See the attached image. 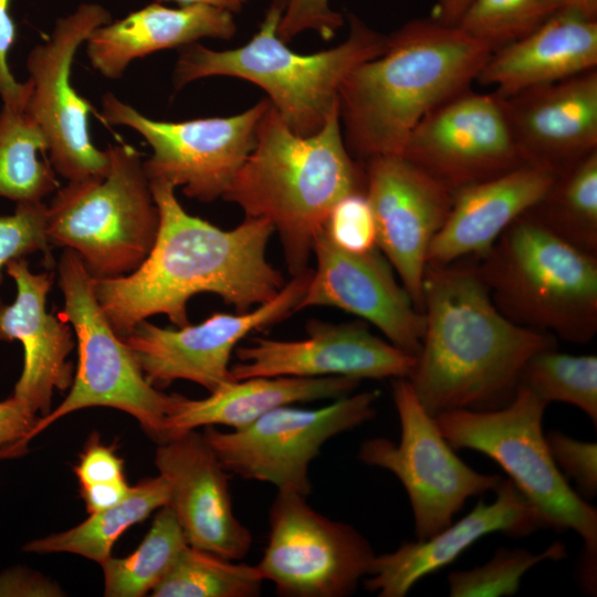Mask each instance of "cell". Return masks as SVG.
Listing matches in <instances>:
<instances>
[{
	"label": "cell",
	"instance_id": "obj_29",
	"mask_svg": "<svg viewBox=\"0 0 597 597\" xmlns=\"http://www.w3.org/2000/svg\"><path fill=\"white\" fill-rule=\"evenodd\" d=\"M525 213L576 248L597 254V150L557 175Z\"/></svg>",
	"mask_w": 597,
	"mask_h": 597
},
{
	"label": "cell",
	"instance_id": "obj_32",
	"mask_svg": "<svg viewBox=\"0 0 597 597\" xmlns=\"http://www.w3.org/2000/svg\"><path fill=\"white\" fill-rule=\"evenodd\" d=\"M263 578L256 565L238 564L187 545L164 578L155 597H255Z\"/></svg>",
	"mask_w": 597,
	"mask_h": 597
},
{
	"label": "cell",
	"instance_id": "obj_3",
	"mask_svg": "<svg viewBox=\"0 0 597 597\" xmlns=\"http://www.w3.org/2000/svg\"><path fill=\"white\" fill-rule=\"evenodd\" d=\"M492 49L458 25L407 22L387 36L379 55L357 65L338 90L347 149L363 163L400 154L418 123L470 88Z\"/></svg>",
	"mask_w": 597,
	"mask_h": 597
},
{
	"label": "cell",
	"instance_id": "obj_5",
	"mask_svg": "<svg viewBox=\"0 0 597 597\" xmlns=\"http://www.w3.org/2000/svg\"><path fill=\"white\" fill-rule=\"evenodd\" d=\"M279 21L280 12L269 7L256 33L242 46L216 51L196 42L180 48L172 76L175 88L211 76L242 78L268 94L295 134H315L337 106L342 82L357 65L383 53L387 36L349 14L344 42L300 54L277 36Z\"/></svg>",
	"mask_w": 597,
	"mask_h": 597
},
{
	"label": "cell",
	"instance_id": "obj_19",
	"mask_svg": "<svg viewBox=\"0 0 597 597\" xmlns=\"http://www.w3.org/2000/svg\"><path fill=\"white\" fill-rule=\"evenodd\" d=\"M316 268L296 312L329 306L354 314L377 327L389 343L416 356L425 331L423 313L397 282L378 248L352 253L335 245L324 229L313 244Z\"/></svg>",
	"mask_w": 597,
	"mask_h": 597
},
{
	"label": "cell",
	"instance_id": "obj_14",
	"mask_svg": "<svg viewBox=\"0 0 597 597\" xmlns=\"http://www.w3.org/2000/svg\"><path fill=\"white\" fill-rule=\"evenodd\" d=\"M109 11L98 3H81L56 20L50 38L27 57L29 95L25 112L46 142L49 163L67 181L104 177L107 150L98 149L88 133L92 106L71 83L76 51L96 28L109 22Z\"/></svg>",
	"mask_w": 597,
	"mask_h": 597
},
{
	"label": "cell",
	"instance_id": "obj_42",
	"mask_svg": "<svg viewBox=\"0 0 597 597\" xmlns=\"http://www.w3.org/2000/svg\"><path fill=\"white\" fill-rule=\"evenodd\" d=\"M11 0H0V97L2 104L25 106L29 84L19 83L9 70L8 53L15 41V24L10 15Z\"/></svg>",
	"mask_w": 597,
	"mask_h": 597
},
{
	"label": "cell",
	"instance_id": "obj_26",
	"mask_svg": "<svg viewBox=\"0 0 597 597\" xmlns=\"http://www.w3.org/2000/svg\"><path fill=\"white\" fill-rule=\"evenodd\" d=\"M235 32L234 17L228 11L201 4L169 8L155 1L96 28L85 43L92 67L115 80L136 59L205 38L229 40Z\"/></svg>",
	"mask_w": 597,
	"mask_h": 597
},
{
	"label": "cell",
	"instance_id": "obj_40",
	"mask_svg": "<svg viewBox=\"0 0 597 597\" xmlns=\"http://www.w3.org/2000/svg\"><path fill=\"white\" fill-rule=\"evenodd\" d=\"M39 418L12 396L0 401V460L20 457L28 450Z\"/></svg>",
	"mask_w": 597,
	"mask_h": 597
},
{
	"label": "cell",
	"instance_id": "obj_28",
	"mask_svg": "<svg viewBox=\"0 0 597 597\" xmlns=\"http://www.w3.org/2000/svg\"><path fill=\"white\" fill-rule=\"evenodd\" d=\"M168 501V484L161 475L144 480L132 486L121 503L91 514L73 528L33 540L23 549L40 554L73 553L101 565L112 556L115 542L125 531L166 506Z\"/></svg>",
	"mask_w": 597,
	"mask_h": 597
},
{
	"label": "cell",
	"instance_id": "obj_13",
	"mask_svg": "<svg viewBox=\"0 0 597 597\" xmlns=\"http://www.w3.org/2000/svg\"><path fill=\"white\" fill-rule=\"evenodd\" d=\"M269 527L256 567L282 597L349 596L376 556L354 526L322 515L294 491L277 490Z\"/></svg>",
	"mask_w": 597,
	"mask_h": 597
},
{
	"label": "cell",
	"instance_id": "obj_9",
	"mask_svg": "<svg viewBox=\"0 0 597 597\" xmlns=\"http://www.w3.org/2000/svg\"><path fill=\"white\" fill-rule=\"evenodd\" d=\"M63 308L57 314L76 336L78 364L65 399L40 417L32 438L64 416L90 407L123 410L158 444L165 441V420L175 394L166 395L147 381L132 352L114 331L94 290V279L73 250L57 263Z\"/></svg>",
	"mask_w": 597,
	"mask_h": 597
},
{
	"label": "cell",
	"instance_id": "obj_47",
	"mask_svg": "<svg viewBox=\"0 0 597 597\" xmlns=\"http://www.w3.org/2000/svg\"><path fill=\"white\" fill-rule=\"evenodd\" d=\"M570 6L577 8L586 15L596 19L597 0H569Z\"/></svg>",
	"mask_w": 597,
	"mask_h": 597
},
{
	"label": "cell",
	"instance_id": "obj_18",
	"mask_svg": "<svg viewBox=\"0 0 597 597\" xmlns=\"http://www.w3.org/2000/svg\"><path fill=\"white\" fill-rule=\"evenodd\" d=\"M307 336L297 341L256 337L238 346L234 380L251 377L407 378L416 356L371 334L360 322L328 323L312 320Z\"/></svg>",
	"mask_w": 597,
	"mask_h": 597
},
{
	"label": "cell",
	"instance_id": "obj_12",
	"mask_svg": "<svg viewBox=\"0 0 597 597\" xmlns=\"http://www.w3.org/2000/svg\"><path fill=\"white\" fill-rule=\"evenodd\" d=\"M378 396L352 392L316 409L286 405L242 429L208 426L203 436L228 472L307 498L311 462L329 439L371 420Z\"/></svg>",
	"mask_w": 597,
	"mask_h": 597
},
{
	"label": "cell",
	"instance_id": "obj_46",
	"mask_svg": "<svg viewBox=\"0 0 597 597\" xmlns=\"http://www.w3.org/2000/svg\"><path fill=\"white\" fill-rule=\"evenodd\" d=\"M157 2H176L178 6L201 4L228 11L240 12L250 0H155Z\"/></svg>",
	"mask_w": 597,
	"mask_h": 597
},
{
	"label": "cell",
	"instance_id": "obj_38",
	"mask_svg": "<svg viewBox=\"0 0 597 597\" xmlns=\"http://www.w3.org/2000/svg\"><path fill=\"white\" fill-rule=\"evenodd\" d=\"M280 12L277 36L285 43L304 31H314L331 40L343 25V15L331 8L329 0H271Z\"/></svg>",
	"mask_w": 597,
	"mask_h": 597
},
{
	"label": "cell",
	"instance_id": "obj_2",
	"mask_svg": "<svg viewBox=\"0 0 597 597\" xmlns=\"http://www.w3.org/2000/svg\"><path fill=\"white\" fill-rule=\"evenodd\" d=\"M422 313L421 348L407 379L434 418L506 406L526 362L556 348L554 335L521 326L496 307L475 259L427 265Z\"/></svg>",
	"mask_w": 597,
	"mask_h": 597
},
{
	"label": "cell",
	"instance_id": "obj_39",
	"mask_svg": "<svg viewBox=\"0 0 597 597\" xmlns=\"http://www.w3.org/2000/svg\"><path fill=\"white\" fill-rule=\"evenodd\" d=\"M552 458L566 479H572L585 500L597 494V443L574 439L559 431L545 433Z\"/></svg>",
	"mask_w": 597,
	"mask_h": 597
},
{
	"label": "cell",
	"instance_id": "obj_10",
	"mask_svg": "<svg viewBox=\"0 0 597 597\" xmlns=\"http://www.w3.org/2000/svg\"><path fill=\"white\" fill-rule=\"evenodd\" d=\"M391 389L400 440H365L358 458L397 476L410 501L416 540H426L450 525L470 498L494 491L502 476L478 472L455 454L407 378L392 379Z\"/></svg>",
	"mask_w": 597,
	"mask_h": 597
},
{
	"label": "cell",
	"instance_id": "obj_21",
	"mask_svg": "<svg viewBox=\"0 0 597 597\" xmlns=\"http://www.w3.org/2000/svg\"><path fill=\"white\" fill-rule=\"evenodd\" d=\"M499 97L525 164L557 176L597 150L596 69Z\"/></svg>",
	"mask_w": 597,
	"mask_h": 597
},
{
	"label": "cell",
	"instance_id": "obj_30",
	"mask_svg": "<svg viewBox=\"0 0 597 597\" xmlns=\"http://www.w3.org/2000/svg\"><path fill=\"white\" fill-rule=\"evenodd\" d=\"M46 142L24 106L2 104L0 111V197L19 202L42 201L59 189L50 163L38 158Z\"/></svg>",
	"mask_w": 597,
	"mask_h": 597
},
{
	"label": "cell",
	"instance_id": "obj_6",
	"mask_svg": "<svg viewBox=\"0 0 597 597\" xmlns=\"http://www.w3.org/2000/svg\"><path fill=\"white\" fill-rule=\"evenodd\" d=\"M475 261L492 301L514 323L575 344L596 335L597 254L524 213Z\"/></svg>",
	"mask_w": 597,
	"mask_h": 597
},
{
	"label": "cell",
	"instance_id": "obj_23",
	"mask_svg": "<svg viewBox=\"0 0 597 597\" xmlns=\"http://www.w3.org/2000/svg\"><path fill=\"white\" fill-rule=\"evenodd\" d=\"M494 492V501H479L469 514L434 535L376 555L364 578L365 588L379 597H404L420 579L453 563L488 534L523 536L543 528L536 510L510 479H502Z\"/></svg>",
	"mask_w": 597,
	"mask_h": 597
},
{
	"label": "cell",
	"instance_id": "obj_15",
	"mask_svg": "<svg viewBox=\"0 0 597 597\" xmlns=\"http://www.w3.org/2000/svg\"><path fill=\"white\" fill-rule=\"evenodd\" d=\"M308 269L292 276L276 296L248 312L214 313L199 324L176 329L142 321L122 339L154 387L189 380L209 392L234 381L230 360L249 334L274 325L296 312L312 276Z\"/></svg>",
	"mask_w": 597,
	"mask_h": 597
},
{
	"label": "cell",
	"instance_id": "obj_31",
	"mask_svg": "<svg viewBox=\"0 0 597 597\" xmlns=\"http://www.w3.org/2000/svg\"><path fill=\"white\" fill-rule=\"evenodd\" d=\"M188 545L184 531L169 506L159 509L140 545L123 558L109 557L101 564L104 595L140 597L151 591Z\"/></svg>",
	"mask_w": 597,
	"mask_h": 597
},
{
	"label": "cell",
	"instance_id": "obj_11",
	"mask_svg": "<svg viewBox=\"0 0 597 597\" xmlns=\"http://www.w3.org/2000/svg\"><path fill=\"white\" fill-rule=\"evenodd\" d=\"M270 105L263 98L227 117L184 122L151 119L113 93L102 96L101 119L137 132L150 146L144 160L149 181H165L201 202L222 198L252 151L261 117Z\"/></svg>",
	"mask_w": 597,
	"mask_h": 597
},
{
	"label": "cell",
	"instance_id": "obj_35",
	"mask_svg": "<svg viewBox=\"0 0 597 597\" xmlns=\"http://www.w3.org/2000/svg\"><path fill=\"white\" fill-rule=\"evenodd\" d=\"M567 555L561 542H554L543 552L535 554L526 548L500 547L485 564L468 570H455L448 575L451 597H500L517 593L524 574L536 564Z\"/></svg>",
	"mask_w": 597,
	"mask_h": 597
},
{
	"label": "cell",
	"instance_id": "obj_22",
	"mask_svg": "<svg viewBox=\"0 0 597 597\" xmlns=\"http://www.w3.org/2000/svg\"><path fill=\"white\" fill-rule=\"evenodd\" d=\"M6 272L15 282L17 297L12 304L0 303V341L18 339L24 353L12 397L43 417L50 412L54 390L64 391L73 383V366L67 360L74 347L72 326L46 312L51 272H32L24 258L10 261Z\"/></svg>",
	"mask_w": 597,
	"mask_h": 597
},
{
	"label": "cell",
	"instance_id": "obj_36",
	"mask_svg": "<svg viewBox=\"0 0 597 597\" xmlns=\"http://www.w3.org/2000/svg\"><path fill=\"white\" fill-rule=\"evenodd\" d=\"M39 251L43 253L46 265H51L48 206L43 201L19 202L13 214H0V279L2 269L10 261Z\"/></svg>",
	"mask_w": 597,
	"mask_h": 597
},
{
	"label": "cell",
	"instance_id": "obj_33",
	"mask_svg": "<svg viewBox=\"0 0 597 597\" xmlns=\"http://www.w3.org/2000/svg\"><path fill=\"white\" fill-rule=\"evenodd\" d=\"M547 405L569 404L597 423V356L569 355L545 349L524 365L520 384Z\"/></svg>",
	"mask_w": 597,
	"mask_h": 597
},
{
	"label": "cell",
	"instance_id": "obj_8",
	"mask_svg": "<svg viewBox=\"0 0 597 597\" xmlns=\"http://www.w3.org/2000/svg\"><path fill=\"white\" fill-rule=\"evenodd\" d=\"M104 177L67 181L48 206L51 245L73 250L95 280L135 271L149 254L159 212L140 154L109 145Z\"/></svg>",
	"mask_w": 597,
	"mask_h": 597
},
{
	"label": "cell",
	"instance_id": "obj_20",
	"mask_svg": "<svg viewBox=\"0 0 597 597\" xmlns=\"http://www.w3.org/2000/svg\"><path fill=\"white\" fill-rule=\"evenodd\" d=\"M155 464L188 545L231 561L243 558L252 535L234 515L228 471L203 433L190 430L159 443Z\"/></svg>",
	"mask_w": 597,
	"mask_h": 597
},
{
	"label": "cell",
	"instance_id": "obj_4",
	"mask_svg": "<svg viewBox=\"0 0 597 597\" xmlns=\"http://www.w3.org/2000/svg\"><path fill=\"white\" fill-rule=\"evenodd\" d=\"M365 192V171L346 147L339 104L313 135L295 134L269 105L255 145L222 199L268 220L292 276L307 271L316 235L344 197Z\"/></svg>",
	"mask_w": 597,
	"mask_h": 597
},
{
	"label": "cell",
	"instance_id": "obj_27",
	"mask_svg": "<svg viewBox=\"0 0 597 597\" xmlns=\"http://www.w3.org/2000/svg\"><path fill=\"white\" fill-rule=\"evenodd\" d=\"M359 380L347 377H251L231 381L202 399L175 394L165 420V441L199 427L242 429L286 405L337 399L355 391ZM164 441V442H165Z\"/></svg>",
	"mask_w": 597,
	"mask_h": 597
},
{
	"label": "cell",
	"instance_id": "obj_45",
	"mask_svg": "<svg viewBox=\"0 0 597 597\" xmlns=\"http://www.w3.org/2000/svg\"><path fill=\"white\" fill-rule=\"evenodd\" d=\"M471 0H437L431 18L446 25H458Z\"/></svg>",
	"mask_w": 597,
	"mask_h": 597
},
{
	"label": "cell",
	"instance_id": "obj_37",
	"mask_svg": "<svg viewBox=\"0 0 597 597\" xmlns=\"http://www.w3.org/2000/svg\"><path fill=\"white\" fill-rule=\"evenodd\" d=\"M324 231L335 245L345 251L366 253L376 249V224L365 192L341 199L331 210Z\"/></svg>",
	"mask_w": 597,
	"mask_h": 597
},
{
	"label": "cell",
	"instance_id": "obj_24",
	"mask_svg": "<svg viewBox=\"0 0 597 597\" xmlns=\"http://www.w3.org/2000/svg\"><path fill=\"white\" fill-rule=\"evenodd\" d=\"M556 175L531 164L453 191L449 214L432 240L427 265L480 259L504 230L533 208Z\"/></svg>",
	"mask_w": 597,
	"mask_h": 597
},
{
	"label": "cell",
	"instance_id": "obj_44",
	"mask_svg": "<svg viewBox=\"0 0 597 597\" xmlns=\"http://www.w3.org/2000/svg\"><path fill=\"white\" fill-rule=\"evenodd\" d=\"M130 491L126 480L81 485V495L90 514L121 503Z\"/></svg>",
	"mask_w": 597,
	"mask_h": 597
},
{
	"label": "cell",
	"instance_id": "obj_17",
	"mask_svg": "<svg viewBox=\"0 0 597 597\" xmlns=\"http://www.w3.org/2000/svg\"><path fill=\"white\" fill-rule=\"evenodd\" d=\"M360 164L377 248L422 312L428 251L449 214L453 192L400 154Z\"/></svg>",
	"mask_w": 597,
	"mask_h": 597
},
{
	"label": "cell",
	"instance_id": "obj_34",
	"mask_svg": "<svg viewBox=\"0 0 597 597\" xmlns=\"http://www.w3.org/2000/svg\"><path fill=\"white\" fill-rule=\"evenodd\" d=\"M569 0H471L458 27L492 51L531 33Z\"/></svg>",
	"mask_w": 597,
	"mask_h": 597
},
{
	"label": "cell",
	"instance_id": "obj_1",
	"mask_svg": "<svg viewBox=\"0 0 597 597\" xmlns=\"http://www.w3.org/2000/svg\"><path fill=\"white\" fill-rule=\"evenodd\" d=\"M149 184L159 212L149 254L127 275L94 279L97 301L121 337L156 314L166 315L177 327L188 325V301L199 293L220 296L238 313L279 294L286 282L266 258L274 233L268 220L245 217L223 230L188 213L172 185Z\"/></svg>",
	"mask_w": 597,
	"mask_h": 597
},
{
	"label": "cell",
	"instance_id": "obj_43",
	"mask_svg": "<svg viewBox=\"0 0 597 597\" xmlns=\"http://www.w3.org/2000/svg\"><path fill=\"white\" fill-rule=\"evenodd\" d=\"M62 590L42 575L23 568L0 574V596H61Z\"/></svg>",
	"mask_w": 597,
	"mask_h": 597
},
{
	"label": "cell",
	"instance_id": "obj_41",
	"mask_svg": "<svg viewBox=\"0 0 597 597\" xmlns=\"http://www.w3.org/2000/svg\"><path fill=\"white\" fill-rule=\"evenodd\" d=\"M74 472L81 485L125 480L123 460L92 436Z\"/></svg>",
	"mask_w": 597,
	"mask_h": 597
},
{
	"label": "cell",
	"instance_id": "obj_7",
	"mask_svg": "<svg viewBox=\"0 0 597 597\" xmlns=\"http://www.w3.org/2000/svg\"><path fill=\"white\" fill-rule=\"evenodd\" d=\"M547 404L519 385L506 406L486 411L458 409L436 417L454 449L483 453L507 474L536 510L543 527L576 532L584 543L578 583L583 591H597V510L562 474L543 431Z\"/></svg>",
	"mask_w": 597,
	"mask_h": 597
},
{
	"label": "cell",
	"instance_id": "obj_16",
	"mask_svg": "<svg viewBox=\"0 0 597 597\" xmlns=\"http://www.w3.org/2000/svg\"><path fill=\"white\" fill-rule=\"evenodd\" d=\"M400 155L452 192L525 164L500 97L470 88L428 113Z\"/></svg>",
	"mask_w": 597,
	"mask_h": 597
},
{
	"label": "cell",
	"instance_id": "obj_25",
	"mask_svg": "<svg viewBox=\"0 0 597 597\" xmlns=\"http://www.w3.org/2000/svg\"><path fill=\"white\" fill-rule=\"evenodd\" d=\"M596 66L597 19L568 6L531 33L492 51L476 82L506 96Z\"/></svg>",
	"mask_w": 597,
	"mask_h": 597
}]
</instances>
